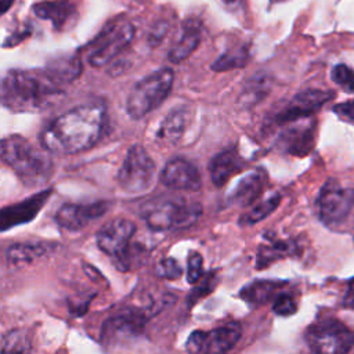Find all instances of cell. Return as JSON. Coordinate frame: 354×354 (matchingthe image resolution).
Listing matches in <instances>:
<instances>
[{
    "mask_svg": "<svg viewBox=\"0 0 354 354\" xmlns=\"http://www.w3.org/2000/svg\"><path fill=\"white\" fill-rule=\"evenodd\" d=\"M104 126L105 108L102 105H79L54 118L41 130L40 144L50 153H80L97 144Z\"/></svg>",
    "mask_w": 354,
    "mask_h": 354,
    "instance_id": "obj_1",
    "label": "cell"
},
{
    "mask_svg": "<svg viewBox=\"0 0 354 354\" xmlns=\"http://www.w3.org/2000/svg\"><path fill=\"white\" fill-rule=\"evenodd\" d=\"M64 94L62 86L44 69H11L1 80V104L11 112H43L57 105Z\"/></svg>",
    "mask_w": 354,
    "mask_h": 354,
    "instance_id": "obj_2",
    "label": "cell"
},
{
    "mask_svg": "<svg viewBox=\"0 0 354 354\" xmlns=\"http://www.w3.org/2000/svg\"><path fill=\"white\" fill-rule=\"evenodd\" d=\"M48 153L47 149L36 148L19 134L1 140V160L29 188L41 187L50 180L54 165Z\"/></svg>",
    "mask_w": 354,
    "mask_h": 354,
    "instance_id": "obj_3",
    "label": "cell"
},
{
    "mask_svg": "<svg viewBox=\"0 0 354 354\" xmlns=\"http://www.w3.org/2000/svg\"><path fill=\"white\" fill-rule=\"evenodd\" d=\"M202 214V205L183 196L158 195L145 201L140 216L155 232H166L191 227Z\"/></svg>",
    "mask_w": 354,
    "mask_h": 354,
    "instance_id": "obj_4",
    "label": "cell"
},
{
    "mask_svg": "<svg viewBox=\"0 0 354 354\" xmlns=\"http://www.w3.org/2000/svg\"><path fill=\"white\" fill-rule=\"evenodd\" d=\"M174 72L160 68L138 80L126 101V112L130 119L138 120L163 104L171 91Z\"/></svg>",
    "mask_w": 354,
    "mask_h": 354,
    "instance_id": "obj_5",
    "label": "cell"
},
{
    "mask_svg": "<svg viewBox=\"0 0 354 354\" xmlns=\"http://www.w3.org/2000/svg\"><path fill=\"white\" fill-rule=\"evenodd\" d=\"M136 224L123 217L112 218L97 232L95 241L100 250L115 260L119 270L127 271L131 264L130 241L136 232Z\"/></svg>",
    "mask_w": 354,
    "mask_h": 354,
    "instance_id": "obj_6",
    "label": "cell"
},
{
    "mask_svg": "<svg viewBox=\"0 0 354 354\" xmlns=\"http://www.w3.org/2000/svg\"><path fill=\"white\" fill-rule=\"evenodd\" d=\"M155 170L156 165L147 149L140 144H134L129 148L116 180L122 191L127 194H140L151 187Z\"/></svg>",
    "mask_w": 354,
    "mask_h": 354,
    "instance_id": "obj_7",
    "label": "cell"
},
{
    "mask_svg": "<svg viewBox=\"0 0 354 354\" xmlns=\"http://www.w3.org/2000/svg\"><path fill=\"white\" fill-rule=\"evenodd\" d=\"M304 339L314 353H347L354 347V332L335 318H325L310 325Z\"/></svg>",
    "mask_w": 354,
    "mask_h": 354,
    "instance_id": "obj_8",
    "label": "cell"
},
{
    "mask_svg": "<svg viewBox=\"0 0 354 354\" xmlns=\"http://www.w3.org/2000/svg\"><path fill=\"white\" fill-rule=\"evenodd\" d=\"M354 207V188L343 187L337 180L329 178L319 189L317 210L319 220L333 228L346 221Z\"/></svg>",
    "mask_w": 354,
    "mask_h": 354,
    "instance_id": "obj_9",
    "label": "cell"
},
{
    "mask_svg": "<svg viewBox=\"0 0 354 354\" xmlns=\"http://www.w3.org/2000/svg\"><path fill=\"white\" fill-rule=\"evenodd\" d=\"M155 308L162 307L155 304L148 308H127L108 318L102 325L101 340L104 344H122L124 340L136 339L144 332L149 317L156 314Z\"/></svg>",
    "mask_w": 354,
    "mask_h": 354,
    "instance_id": "obj_10",
    "label": "cell"
},
{
    "mask_svg": "<svg viewBox=\"0 0 354 354\" xmlns=\"http://www.w3.org/2000/svg\"><path fill=\"white\" fill-rule=\"evenodd\" d=\"M134 33L136 28L129 22L112 24L91 41V50L87 55L88 64L93 68L106 65L130 44Z\"/></svg>",
    "mask_w": 354,
    "mask_h": 354,
    "instance_id": "obj_11",
    "label": "cell"
},
{
    "mask_svg": "<svg viewBox=\"0 0 354 354\" xmlns=\"http://www.w3.org/2000/svg\"><path fill=\"white\" fill-rule=\"evenodd\" d=\"M242 328L238 322H228L209 332L194 330L187 339L185 348L189 353H225L241 339Z\"/></svg>",
    "mask_w": 354,
    "mask_h": 354,
    "instance_id": "obj_12",
    "label": "cell"
},
{
    "mask_svg": "<svg viewBox=\"0 0 354 354\" xmlns=\"http://www.w3.org/2000/svg\"><path fill=\"white\" fill-rule=\"evenodd\" d=\"M333 97H335L333 91H326L319 88L303 90L296 95H293V98L288 102V105L277 113L274 120L277 124H286V123L301 120L304 118H308L315 111L321 109Z\"/></svg>",
    "mask_w": 354,
    "mask_h": 354,
    "instance_id": "obj_13",
    "label": "cell"
},
{
    "mask_svg": "<svg viewBox=\"0 0 354 354\" xmlns=\"http://www.w3.org/2000/svg\"><path fill=\"white\" fill-rule=\"evenodd\" d=\"M111 207L108 201L90 203H64L55 213L54 221L64 230L77 232L94 220L101 218Z\"/></svg>",
    "mask_w": 354,
    "mask_h": 354,
    "instance_id": "obj_14",
    "label": "cell"
},
{
    "mask_svg": "<svg viewBox=\"0 0 354 354\" xmlns=\"http://www.w3.org/2000/svg\"><path fill=\"white\" fill-rule=\"evenodd\" d=\"M160 183L174 191H199L202 187V177L196 166L184 159H170L160 171Z\"/></svg>",
    "mask_w": 354,
    "mask_h": 354,
    "instance_id": "obj_15",
    "label": "cell"
},
{
    "mask_svg": "<svg viewBox=\"0 0 354 354\" xmlns=\"http://www.w3.org/2000/svg\"><path fill=\"white\" fill-rule=\"evenodd\" d=\"M51 192H53L51 188L41 189L21 202L4 206L0 212L1 232H6L7 230H10L12 227L32 221L39 214V212L46 205V202L48 201Z\"/></svg>",
    "mask_w": 354,
    "mask_h": 354,
    "instance_id": "obj_16",
    "label": "cell"
},
{
    "mask_svg": "<svg viewBox=\"0 0 354 354\" xmlns=\"http://www.w3.org/2000/svg\"><path fill=\"white\" fill-rule=\"evenodd\" d=\"M267 184V173L263 167H257L246 173L228 194L227 201L235 206H249L261 195Z\"/></svg>",
    "mask_w": 354,
    "mask_h": 354,
    "instance_id": "obj_17",
    "label": "cell"
},
{
    "mask_svg": "<svg viewBox=\"0 0 354 354\" xmlns=\"http://www.w3.org/2000/svg\"><path fill=\"white\" fill-rule=\"evenodd\" d=\"M245 166V160L238 152V148L228 147L218 153H216L209 162V173L212 183L216 187H223L228 183V180L242 171Z\"/></svg>",
    "mask_w": 354,
    "mask_h": 354,
    "instance_id": "obj_18",
    "label": "cell"
},
{
    "mask_svg": "<svg viewBox=\"0 0 354 354\" xmlns=\"http://www.w3.org/2000/svg\"><path fill=\"white\" fill-rule=\"evenodd\" d=\"M201 43V22L195 18H188L183 24L178 40L170 47L167 58L173 64L185 61Z\"/></svg>",
    "mask_w": 354,
    "mask_h": 354,
    "instance_id": "obj_19",
    "label": "cell"
},
{
    "mask_svg": "<svg viewBox=\"0 0 354 354\" xmlns=\"http://www.w3.org/2000/svg\"><path fill=\"white\" fill-rule=\"evenodd\" d=\"M189 122V109L187 105H178L171 108L167 115L162 119L158 130L156 138L163 142L176 144L178 142L187 131Z\"/></svg>",
    "mask_w": 354,
    "mask_h": 354,
    "instance_id": "obj_20",
    "label": "cell"
},
{
    "mask_svg": "<svg viewBox=\"0 0 354 354\" xmlns=\"http://www.w3.org/2000/svg\"><path fill=\"white\" fill-rule=\"evenodd\" d=\"M278 144L292 155H306L314 145V123L290 126L282 131Z\"/></svg>",
    "mask_w": 354,
    "mask_h": 354,
    "instance_id": "obj_21",
    "label": "cell"
},
{
    "mask_svg": "<svg viewBox=\"0 0 354 354\" xmlns=\"http://www.w3.org/2000/svg\"><path fill=\"white\" fill-rule=\"evenodd\" d=\"M299 253V243L293 239H270L267 242H263L257 249L256 268H267L281 259L297 256Z\"/></svg>",
    "mask_w": 354,
    "mask_h": 354,
    "instance_id": "obj_22",
    "label": "cell"
},
{
    "mask_svg": "<svg viewBox=\"0 0 354 354\" xmlns=\"http://www.w3.org/2000/svg\"><path fill=\"white\" fill-rule=\"evenodd\" d=\"M44 242H17L6 249V261L10 267H22L37 261L50 252Z\"/></svg>",
    "mask_w": 354,
    "mask_h": 354,
    "instance_id": "obj_23",
    "label": "cell"
},
{
    "mask_svg": "<svg viewBox=\"0 0 354 354\" xmlns=\"http://www.w3.org/2000/svg\"><path fill=\"white\" fill-rule=\"evenodd\" d=\"M33 12L40 19H47L53 24L55 29H62L68 25L69 19H72L76 14L73 4L57 0V1H43L33 6Z\"/></svg>",
    "mask_w": 354,
    "mask_h": 354,
    "instance_id": "obj_24",
    "label": "cell"
},
{
    "mask_svg": "<svg viewBox=\"0 0 354 354\" xmlns=\"http://www.w3.org/2000/svg\"><path fill=\"white\" fill-rule=\"evenodd\" d=\"M44 71L48 73L51 79H54L57 83L64 86L76 80L80 76L83 71V65L77 57L66 55V57L51 59L44 68Z\"/></svg>",
    "mask_w": 354,
    "mask_h": 354,
    "instance_id": "obj_25",
    "label": "cell"
},
{
    "mask_svg": "<svg viewBox=\"0 0 354 354\" xmlns=\"http://www.w3.org/2000/svg\"><path fill=\"white\" fill-rule=\"evenodd\" d=\"M279 286H281V283L277 281L256 279V281H252L250 283L245 285L241 289L239 296L250 307H260L277 296L275 293L279 289Z\"/></svg>",
    "mask_w": 354,
    "mask_h": 354,
    "instance_id": "obj_26",
    "label": "cell"
},
{
    "mask_svg": "<svg viewBox=\"0 0 354 354\" xmlns=\"http://www.w3.org/2000/svg\"><path fill=\"white\" fill-rule=\"evenodd\" d=\"M281 203V194L272 192L267 198L256 202L248 212L241 214L239 217V225L249 227L253 224L260 223L266 217H268Z\"/></svg>",
    "mask_w": 354,
    "mask_h": 354,
    "instance_id": "obj_27",
    "label": "cell"
},
{
    "mask_svg": "<svg viewBox=\"0 0 354 354\" xmlns=\"http://www.w3.org/2000/svg\"><path fill=\"white\" fill-rule=\"evenodd\" d=\"M250 54H249V48L248 46H236V47H231L227 51H224L223 54H220L214 62L210 65V68L214 72H227L231 69H239L246 66V64L249 62Z\"/></svg>",
    "mask_w": 354,
    "mask_h": 354,
    "instance_id": "obj_28",
    "label": "cell"
},
{
    "mask_svg": "<svg viewBox=\"0 0 354 354\" xmlns=\"http://www.w3.org/2000/svg\"><path fill=\"white\" fill-rule=\"evenodd\" d=\"M270 87H271V84H270L268 76L256 75L246 83L245 88L242 90V101L245 104L249 102L250 105H253L268 94Z\"/></svg>",
    "mask_w": 354,
    "mask_h": 354,
    "instance_id": "obj_29",
    "label": "cell"
},
{
    "mask_svg": "<svg viewBox=\"0 0 354 354\" xmlns=\"http://www.w3.org/2000/svg\"><path fill=\"white\" fill-rule=\"evenodd\" d=\"M30 350L29 336L22 329L10 330L4 335L1 340V351L3 353H24Z\"/></svg>",
    "mask_w": 354,
    "mask_h": 354,
    "instance_id": "obj_30",
    "label": "cell"
},
{
    "mask_svg": "<svg viewBox=\"0 0 354 354\" xmlns=\"http://www.w3.org/2000/svg\"><path fill=\"white\" fill-rule=\"evenodd\" d=\"M217 282H218V277H217L216 271H207L206 274H203L202 278L196 282L198 285L191 290V293L187 297L188 306H194L198 300H201L202 297H205L210 292H213Z\"/></svg>",
    "mask_w": 354,
    "mask_h": 354,
    "instance_id": "obj_31",
    "label": "cell"
},
{
    "mask_svg": "<svg viewBox=\"0 0 354 354\" xmlns=\"http://www.w3.org/2000/svg\"><path fill=\"white\" fill-rule=\"evenodd\" d=\"M330 76H332V80L344 91L354 93V69L353 68L344 64H339L332 69Z\"/></svg>",
    "mask_w": 354,
    "mask_h": 354,
    "instance_id": "obj_32",
    "label": "cell"
},
{
    "mask_svg": "<svg viewBox=\"0 0 354 354\" xmlns=\"http://www.w3.org/2000/svg\"><path fill=\"white\" fill-rule=\"evenodd\" d=\"M297 310L296 300L289 293H278L272 301V311L279 317H289Z\"/></svg>",
    "mask_w": 354,
    "mask_h": 354,
    "instance_id": "obj_33",
    "label": "cell"
},
{
    "mask_svg": "<svg viewBox=\"0 0 354 354\" xmlns=\"http://www.w3.org/2000/svg\"><path fill=\"white\" fill-rule=\"evenodd\" d=\"M155 272L158 277L165 278V279H177V278H180L183 270L176 259L165 257L156 264Z\"/></svg>",
    "mask_w": 354,
    "mask_h": 354,
    "instance_id": "obj_34",
    "label": "cell"
},
{
    "mask_svg": "<svg viewBox=\"0 0 354 354\" xmlns=\"http://www.w3.org/2000/svg\"><path fill=\"white\" fill-rule=\"evenodd\" d=\"M203 275V257L199 252H191L187 259V282L196 283Z\"/></svg>",
    "mask_w": 354,
    "mask_h": 354,
    "instance_id": "obj_35",
    "label": "cell"
},
{
    "mask_svg": "<svg viewBox=\"0 0 354 354\" xmlns=\"http://www.w3.org/2000/svg\"><path fill=\"white\" fill-rule=\"evenodd\" d=\"M167 29H169L167 22H165V21L158 22V24L152 28V30H151V33H149V43H151V46H158V43H159V41L162 40V37L166 35Z\"/></svg>",
    "mask_w": 354,
    "mask_h": 354,
    "instance_id": "obj_36",
    "label": "cell"
},
{
    "mask_svg": "<svg viewBox=\"0 0 354 354\" xmlns=\"http://www.w3.org/2000/svg\"><path fill=\"white\" fill-rule=\"evenodd\" d=\"M333 111L340 115L342 118L350 120V122H354V100H348L346 102H342V104H337Z\"/></svg>",
    "mask_w": 354,
    "mask_h": 354,
    "instance_id": "obj_37",
    "label": "cell"
},
{
    "mask_svg": "<svg viewBox=\"0 0 354 354\" xmlns=\"http://www.w3.org/2000/svg\"><path fill=\"white\" fill-rule=\"evenodd\" d=\"M12 3V0H1V6H3V12H6L10 7V4Z\"/></svg>",
    "mask_w": 354,
    "mask_h": 354,
    "instance_id": "obj_38",
    "label": "cell"
},
{
    "mask_svg": "<svg viewBox=\"0 0 354 354\" xmlns=\"http://www.w3.org/2000/svg\"><path fill=\"white\" fill-rule=\"evenodd\" d=\"M223 3L225 6H236V4L241 3V0H223Z\"/></svg>",
    "mask_w": 354,
    "mask_h": 354,
    "instance_id": "obj_39",
    "label": "cell"
}]
</instances>
